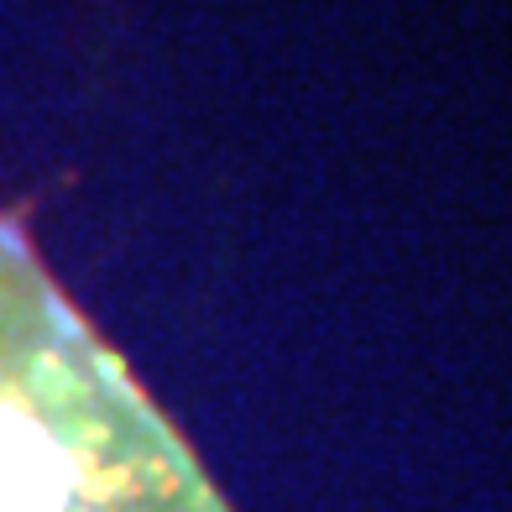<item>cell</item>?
<instances>
[{
    "instance_id": "obj_1",
    "label": "cell",
    "mask_w": 512,
    "mask_h": 512,
    "mask_svg": "<svg viewBox=\"0 0 512 512\" xmlns=\"http://www.w3.org/2000/svg\"><path fill=\"white\" fill-rule=\"evenodd\" d=\"M58 455L37 434L27 408L0 398V512H58L63 481Z\"/></svg>"
}]
</instances>
